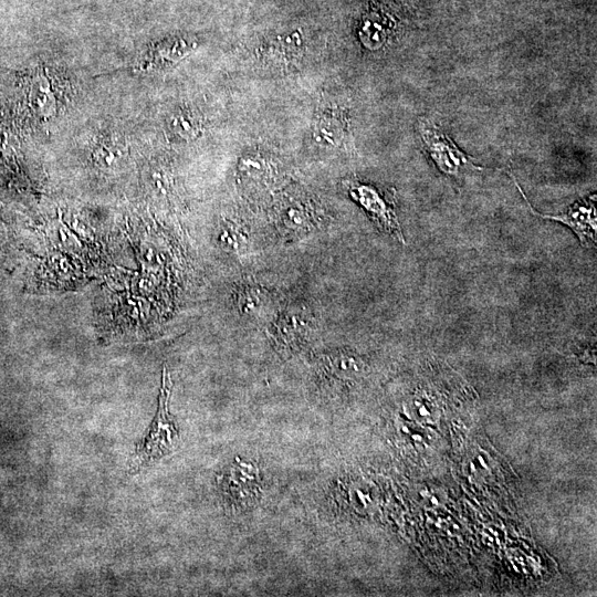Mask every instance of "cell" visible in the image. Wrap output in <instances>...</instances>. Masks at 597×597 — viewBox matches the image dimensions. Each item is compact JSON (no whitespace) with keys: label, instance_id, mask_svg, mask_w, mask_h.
<instances>
[{"label":"cell","instance_id":"52a82bcc","mask_svg":"<svg viewBox=\"0 0 597 597\" xmlns=\"http://www.w3.org/2000/svg\"><path fill=\"white\" fill-rule=\"evenodd\" d=\"M512 179L515 186L517 187V189L520 190L521 195L524 197L525 201L527 202L530 210L533 214L544 218V219L559 221L566 224L576 233L582 244L585 247L596 243L597 229H596V209H595L596 196L595 195H591L585 199L583 198L580 200H577L572 206H569L566 211L559 214H544L534 210V208L531 206L528 199L526 198L524 191L522 190V188L520 187V185L517 184L513 175H512Z\"/></svg>","mask_w":597,"mask_h":597},{"label":"cell","instance_id":"3957f363","mask_svg":"<svg viewBox=\"0 0 597 597\" xmlns=\"http://www.w3.org/2000/svg\"><path fill=\"white\" fill-rule=\"evenodd\" d=\"M274 218L280 235L286 241L307 237L322 219L316 203L302 192L285 195L275 207Z\"/></svg>","mask_w":597,"mask_h":597},{"label":"cell","instance_id":"4fadbf2b","mask_svg":"<svg viewBox=\"0 0 597 597\" xmlns=\"http://www.w3.org/2000/svg\"><path fill=\"white\" fill-rule=\"evenodd\" d=\"M273 167L269 160L253 155L242 158L239 164V177L249 187L264 188L273 177Z\"/></svg>","mask_w":597,"mask_h":597},{"label":"cell","instance_id":"6da1fadb","mask_svg":"<svg viewBox=\"0 0 597 597\" xmlns=\"http://www.w3.org/2000/svg\"><path fill=\"white\" fill-rule=\"evenodd\" d=\"M172 381L166 367L163 368L158 408L145 436L137 442L129 464V473L139 470L171 453L180 442L179 430L169 412Z\"/></svg>","mask_w":597,"mask_h":597},{"label":"cell","instance_id":"7a4b0ae2","mask_svg":"<svg viewBox=\"0 0 597 597\" xmlns=\"http://www.w3.org/2000/svg\"><path fill=\"white\" fill-rule=\"evenodd\" d=\"M316 327L312 311L301 302L280 310L271 323V338L280 354L291 356L301 350Z\"/></svg>","mask_w":597,"mask_h":597},{"label":"cell","instance_id":"8992f818","mask_svg":"<svg viewBox=\"0 0 597 597\" xmlns=\"http://www.w3.org/2000/svg\"><path fill=\"white\" fill-rule=\"evenodd\" d=\"M234 304L242 317L255 324H271L280 312L277 296L254 282L238 285Z\"/></svg>","mask_w":597,"mask_h":597},{"label":"cell","instance_id":"2e32d148","mask_svg":"<svg viewBox=\"0 0 597 597\" xmlns=\"http://www.w3.org/2000/svg\"><path fill=\"white\" fill-rule=\"evenodd\" d=\"M170 129L182 139H193L200 134L201 122L192 111L182 109L170 118Z\"/></svg>","mask_w":597,"mask_h":597},{"label":"cell","instance_id":"8fae6325","mask_svg":"<svg viewBox=\"0 0 597 597\" xmlns=\"http://www.w3.org/2000/svg\"><path fill=\"white\" fill-rule=\"evenodd\" d=\"M348 133L347 121L343 112L327 109L315 122L314 138L324 147L341 146Z\"/></svg>","mask_w":597,"mask_h":597},{"label":"cell","instance_id":"277c9868","mask_svg":"<svg viewBox=\"0 0 597 597\" xmlns=\"http://www.w3.org/2000/svg\"><path fill=\"white\" fill-rule=\"evenodd\" d=\"M418 132L427 151L439 170L448 176L460 177L468 170H482L474 159L463 153L438 125L420 118Z\"/></svg>","mask_w":597,"mask_h":597},{"label":"cell","instance_id":"5b68a950","mask_svg":"<svg viewBox=\"0 0 597 597\" xmlns=\"http://www.w3.org/2000/svg\"><path fill=\"white\" fill-rule=\"evenodd\" d=\"M347 190L352 199L365 210L380 230L401 243L406 242L396 212L394 192L383 191L357 180L348 181Z\"/></svg>","mask_w":597,"mask_h":597},{"label":"cell","instance_id":"30bf717a","mask_svg":"<svg viewBox=\"0 0 597 597\" xmlns=\"http://www.w3.org/2000/svg\"><path fill=\"white\" fill-rule=\"evenodd\" d=\"M395 21L390 14L380 8H371L362 19L359 38L369 50L384 46L392 34Z\"/></svg>","mask_w":597,"mask_h":597},{"label":"cell","instance_id":"7c38bea8","mask_svg":"<svg viewBox=\"0 0 597 597\" xmlns=\"http://www.w3.org/2000/svg\"><path fill=\"white\" fill-rule=\"evenodd\" d=\"M126 145L118 137L101 139L92 150V163L102 171L118 170L127 159Z\"/></svg>","mask_w":597,"mask_h":597},{"label":"cell","instance_id":"e0dca14e","mask_svg":"<svg viewBox=\"0 0 597 597\" xmlns=\"http://www.w3.org/2000/svg\"><path fill=\"white\" fill-rule=\"evenodd\" d=\"M15 243L13 230L9 224L0 219V263L6 262V260L13 252V247Z\"/></svg>","mask_w":597,"mask_h":597},{"label":"cell","instance_id":"ba28073f","mask_svg":"<svg viewBox=\"0 0 597 597\" xmlns=\"http://www.w3.org/2000/svg\"><path fill=\"white\" fill-rule=\"evenodd\" d=\"M223 491L240 505L252 504L259 496L258 468L250 462L235 461L223 478Z\"/></svg>","mask_w":597,"mask_h":597},{"label":"cell","instance_id":"9a60e30c","mask_svg":"<svg viewBox=\"0 0 597 597\" xmlns=\"http://www.w3.org/2000/svg\"><path fill=\"white\" fill-rule=\"evenodd\" d=\"M217 241L223 251L231 254H243L249 248V234L245 229L232 221L221 223Z\"/></svg>","mask_w":597,"mask_h":597},{"label":"cell","instance_id":"5bb4252c","mask_svg":"<svg viewBox=\"0 0 597 597\" xmlns=\"http://www.w3.org/2000/svg\"><path fill=\"white\" fill-rule=\"evenodd\" d=\"M30 102L33 109L43 117H51L55 114L56 100L49 78L43 74L36 75L33 80Z\"/></svg>","mask_w":597,"mask_h":597},{"label":"cell","instance_id":"9c48e42d","mask_svg":"<svg viewBox=\"0 0 597 597\" xmlns=\"http://www.w3.org/2000/svg\"><path fill=\"white\" fill-rule=\"evenodd\" d=\"M317 369L323 384L334 386L359 377L364 363L350 352L337 350L320 356Z\"/></svg>","mask_w":597,"mask_h":597}]
</instances>
